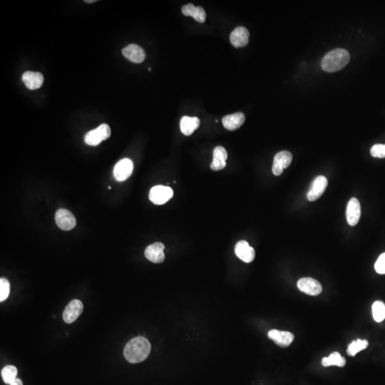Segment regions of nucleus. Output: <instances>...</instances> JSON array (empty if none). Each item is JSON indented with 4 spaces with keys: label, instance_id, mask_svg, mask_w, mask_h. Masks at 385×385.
<instances>
[{
    "label": "nucleus",
    "instance_id": "obj_1",
    "mask_svg": "<svg viewBox=\"0 0 385 385\" xmlns=\"http://www.w3.org/2000/svg\"><path fill=\"white\" fill-rule=\"evenodd\" d=\"M152 350L150 342L145 337L139 336L128 342L124 347V355L128 362L137 364L148 358Z\"/></svg>",
    "mask_w": 385,
    "mask_h": 385
},
{
    "label": "nucleus",
    "instance_id": "obj_2",
    "mask_svg": "<svg viewBox=\"0 0 385 385\" xmlns=\"http://www.w3.org/2000/svg\"><path fill=\"white\" fill-rule=\"evenodd\" d=\"M350 60V53L344 49H335L328 52L322 60V70L325 72L340 71L346 66Z\"/></svg>",
    "mask_w": 385,
    "mask_h": 385
},
{
    "label": "nucleus",
    "instance_id": "obj_3",
    "mask_svg": "<svg viewBox=\"0 0 385 385\" xmlns=\"http://www.w3.org/2000/svg\"><path fill=\"white\" fill-rule=\"evenodd\" d=\"M110 136V127L107 124H103L96 129L88 132L85 136L84 141L88 145L95 147L99 145L102 141L109 139Z\"/></svg>",
    "mask_w": 385,
    "mask_h": 385
},
{
    "label": "nucleus",
    "instance_id": "obj_4",
    "mask_svg": "<svg viewBox=\"0 0 385 385\" xmlns=\"http://www.w3.org/2000/svg\"><path fill=\"white\" fill-rule=\"evenodd\" d=\"M173 191L171 188L164 186H155L151 189L149 199L155 205H163L173 197Z\"/></svg>",
    "mask_w": 385,
    "mask_h": 385
},
{
    "label": "nucleus",
    "instance_id": "obj_5",
    "mask_svg": "<svg viewBox=\"0 0 385 385\" xmlns=\"http://www.w3.org/2000/svg\"><path fill=\"white\" fill-rule=\"evenodd\" d=\"M57 226L63 231H71L76 226L77 221L74 215L67 209H60L55 215Z\"/></svg>",
    "mask_w": 385,
    "mask_h": 385
},
{
    "label": "nucleus",
    "instance_id": "obj_6",
    "mask_svg": "<svg viewBox=\"0 0 385 385\" xmlns=\"http://www.w3.org/2000/svg\"><path fill=\"white\" fill-rule=\"evenodd\" d=\"M292 160H293V155L291 152L283 151L275 155L273 168H272L273 174L276 176H281L283 170L286 169L291 164Z\"/></svg>",
    "mask_w": 385,
    "mask_h": 385
},
{
    "label": "nucleus",
    "instance_id": "obj_7",
    "mask_svg": "<svg viewBox=\"0 0 385 385\" xmlns=\"http://www.w3.org/2000/svg\"><path fill=\"white\" fill-rule=\"evenodd\" d=\"M83 310V303L78 300H73L67 305L65 311H64V321L67 324L72 323L81 315Z\"/></svg>",
    "mask_w": 385,
    "mask_h": 385
},
{
    "label": "nucleus",
    "instance_id": "obj_8",
    "mask_svg": "<svg viewBox=\"0 0 385 385\" xmlns=\"http://www.w3.org/2000/svg\"><path fill=\"white\" fill-rule=\"evenodd\" d=\"M297 285L300 291L309 296H318L322 291V287L320 283L313 278H301L298 281Z\"/></svg>",
    "mask_w": 385,
    "mask_h": 385
},
{
    "label": "nucleus",
    "instance_id": "obj_9",
    "mask_svg": "<svg viewBox=\"0 0 385 385\" xmlns=\"http://www.w3.org/2000/svg\"><path fill=\"white\" fill-rule=\"evenodd\" d=\"M134 170L133 162L129 158H124L116 163L114 168V176L118 181H124L129 178Z\"/></svg>",
    "mask_w": 385,
    "mask_h": 385
},
{
    "label": "nucleus",
    "instance_id": "obj_10",
    "mask_svg": "<svg viewBox=\"0 0 385 385\" xmlns=\"http://www.w3.org/2000/svg\"><path fill=\"white\" fill-rule=\"evenodd\" d=\"M327 179L323 176H317L312 182L307 193V198L309 201H314L321 197L325 192L327 186Z\"/></svg>",
    "mask_w": 385,
    "mask_h": 385
},
{
    "label": "nucleus",
    "instance_id": "obj_11",
    "mask_svg": "<svg viewBox=\"0 0 385 385\" xmlns=\"http://www.w3.org/2000/svg\"><path fill=\"white\" fill-rule=\"evenodd\" d=\"M164 249L165 245L161 242H157L152 244L146 248V258L154 263H162L165 260Z\"/></svg>",
    "mask_w": 385,
    "mask_h": 385
},
{
    "label": "nucleus",
    "instance_id": "obj_12",
    "mask_svg": "<svg viewBox=\"0 0 385 385\" xmlns=\"http://www.w3.org/2000/svg\"><path fill=\"white\" fill-rule=\"evenodd\" d=\"M361 216V206L356 198L350 200L347 206L346 218L347 223L350 226H355L358 224Z\"/></svg>",
    "mask_w": 385,
    "mask_h": 385
},
{
    "label": "nucleus",
    "instance_id": "obj_13",
    "mask_svg": "<svg viewBox=\"0 0 385 385\" xmlns=\"http://www.w3.org/2000/svg\"><path fill=\"white\" fill-rule=\"evenodd\" d=\"M235 253L237 258L247 263H251L255 257V250L245 240H240L237 242Z\"/></svg>",
    "mask_w": 385,
    "mask_h": 385
},
{
    "label": "nucleus",
    "instance_id": "obj_14",
    "mask_svg": "<svg viewBox=\"0 0 385 385\" xmlns=\"http://www.w3.org/2000/svg\"><path fill=\"white\" fill-rule=\"evenodd\" d=\"M249 33L248 29L244 27H238L235 28L230 35V40L231 44L235 48L239 47H245L248 44Z\"/></svg>",
    "mask_w": 385,
    "mask_h": 385
},
{
    "label": "nucleus",
    "instance_id": "obj_15",
    "mask_svg": "<svg viewBox=\"0 0 385 385\" xmlns=\"http://www.w3.org/2000/svg\"><path fill=\"white\" fill-rule=\"evenodd\" d=\"M268 335L270 340H273L275 344L282 347H286L291 345L295 338L293 333L287 331L271 330L268 332Z\"/></svg>",
    "mask_w": 385,
    "mask_h": 385
},
{
    "label": "nucleus",
    "instance_id": "obj_16",
    "mask_svg": "<svg viewBox=\"0 0 385 385\" xmlns=\"http://www.w3.org/2000/svg\"><path fill=\"white\" fill-rule=\"evenodd\" d=\"M122 53L126 58L134 63L140 64L145 60V52L137 44H129L123 49Z\"/></svg>",
    "mask_w": 385,
    "mask_h": 385
},
{
    "label": "nucleus",
    "instance_id": "obj_17",
    "mask_svg": "<svg viewBox=\"0 0 385 385\" xmlns=\"http://www.w3.org/2000/svg\"><path fill=\"white\" fill-rule=\"evenodd\" d=\"M22 81L29 89L35 90L43 84L44 77L39 72L28 71L22 75Z\"/></svg>",
    "mask_w": 385,
    "mask_h": 385
},
{
    "label": "nucleus",
    "instance_id": "obj_18",
    "mask_svg": "<svg viewBox=\"0 0 385 385\" xmlns=\"http://www.w3.org/2000/svg\"><path fill=\"white\" fill-rule=\"evenodd\" d=\"M228 154L225 148L217 147L214 151V158L211 163V168L213 171H217L224 169L226 166V160Z\"/></svg>",
    "mask_w": 385,
    "mask_h": 385
},
{
    "label": "nucleus",
    "instance_id": "obj_19",
    "mask_svg": "<svg viewBox=\"0 0 385 385\" xmlns=\"http://www.w3.org/2000/svg\"><path fill=\"white\" fill-rule=\"evenodd\" d=\"M245 115L241 112L224 116L222 119L224 127L229 131L236 130L245 122Z\"/></svg>",
    "mask_w": 385,
    "mask_h": 385
},
{
    "label": "nucleus",
    "instance_id": "obj_20",
    "mask_svg": "<svg viewBox=\"0 0 385 385\" xmlns=\"http://www.w3.org/2000/svg\"><path fill=\"white\" fill-rule=\"evenodd\" d=\"M182 13L186 17H192L198 22L204 23L206 21V11L201 6H195L193 4H186L182 7Z\"/></svg>",
    "mask_w": 385,
    "mask_h": 385
},
{
    "label": "nucleus",
    "instance_id": "obj_21",
    "mask_svg": "<svg viewBox=\"0 0 385 385\" xmlns=\"http://www.w3.org/2000/svg\"><path fill=\"white\" fill-rule=\"evenodd\" d=\"M200 120L197 117H190L185 116L180 121L181 132L184 135L190 136L199 127Z\"/></svg>",
    "mask_w": 385,
    "mask_h": 385
},
{
    "label": "nucleus",
    "instance_id": "obj_22",
    "mask_svg": "<svg viewBox=\"0 0 385 385\" xmlns=\"http://www.w3.org/2000/svg\"><path fill=\"white\" fill-rule=\"evenodd\" d=\"M322 365L324 367L337 366L342 368L346 365V360L339 352H335L327 358L322 359Z\"/></svg>",
    "mask_w": 385,
    "mask_h": 385
},
{
    "label": "nucleus",
    "instance_id": "obj_23",
    "mask_svg": "<svg viewBox=\"0 0 385 385\" xmlns=\"http://www.w3.org/2000/svg\"><path fill=\"white\" fill-rule=\"evenodd\" d=\"M369 345L368 340H360L358 339L357 340L352 341L347 347V354L350 356L354 357L362 350H365Z\"/></svg>",
    "mask_w": 385,
    "mask_h": 385
},
{
    "label": "nucleus",
    "instance_id": "obj_24",
    "mask_svg": "<svg viewBox=\"0 0 385 385\" xmlns=\"http://www.w3.org/2000/svg\"><path fill=\"white\" fill-rule=\"evenodd\" d=\"M1 374L4 383L10 385L17 379L18 370L17 368L13 365H7L2 369Z\"/></svg>",
    "mask_w": 385,
    "mask_h": 385
},
{
    "label": "nucleus",
    "instance_id": "obj_25",
    "mask_svg": "<svg viewBox=\"0 0 385 385\" xmlns=\"http://www.w3.org/2000/svg\"><path fill=\"white\" fill-rule=\"evenodd\" d=\"M373 315L376 322H381L385 319V304L383 301H376L373 305Z\"/></svg>",
    "mask_w": 385,
    "mask_h": 385
},
{
    "label": "nucleus",
    "instance_id": "obj_26",
    "mask_svg": "<svg viewBox=\"0 0 385 385\" xmlns=\"http://www.w3.org/2000/svg\"><path fill=\"white\" fill-rule=\"evenodd\" d=\"M10 293V284L7 279H0V302H4L9 297Z\"/></svg>",
    "mask_w": 385,
    "mask_h": 385
},
{
    "label": "nucleus",
    "instance_id": "obj_27",
    "mask_svg": "<svg viewBox=\"0 0 385 385\" xmlns=\"http://www.w3.org/2000/svg\"><path fill=\"white\" fill-rule=\"evenodd\" d=\"M370 153L375 158H385V144H375L372 147Z\"/></svg>",
    "mask_w": 385,
    "mask_h": 385
},
{
    "label": "nucleus",
    "instance_id": "obj_28",
    "mask_svg": "<svg viewBox=\"0 0 385 385\" xmlns=\"http://www.w3.org/2000/svg\"><path fill=\"white\" fill-rule=\"evenodd\" d=\"M375 269L379 274H385V253L380 255L375 265Z\"/></svg>",
    "mask_w": 385,
    "mask_h": 385
},
{
    "label": "nucleus",
    "instance_id": "obj_29",
    "mask_svg": "<svg viewBox=\"0 0 385 385\" xmlns=\"http://www.w3.org/2000/svg\"><path fill=\"white\" fill-rule=\"evenodd\" d=\"M9 385H23V383H22V380H21L20 379H18V378H17V379L14 380V381L12 383H11V384Z\"/></svg>",
    "mask_w": 385,
    "mask_h": 385
},
{
    "label": "nucleus",
    "instance_id": "obj_30",
    "mask_svg": "<svg viewBox=\"0 0 385 385\" xmlns=\"http://www.w3.org/2000/svg\"><path fill=\"white\" fill-rule=\"evenodd\" d=\"M95 1H96V0H91V1H85V2H86V3H93V2H95Z\"/></svg>",
    "mask_w": 385,
    "mask_h": 385
}]
</instances>
